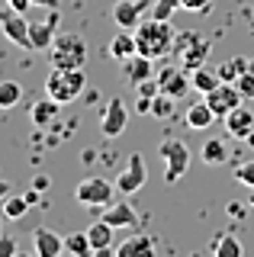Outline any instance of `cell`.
<instances>
[{"mask_svg":"<svg viewBox=\"0 0 254 257\" xmlns=\"http://www.w3.org/2000/svg\"><path fill=\"white\" fill-rule=\"evenodd\" d=\"M174 10H180V0H155V4H152V16H155V20H171Z\"/></svg>","mask_w":254,"mask_h":257,"instance_id":"31","label":"cell"},{"mask_svg":"<svg viewBox=\"0 0 254 257\" xmlns=\"http://www.w3.org/2000/svg\"><path fill=\"white\" fill-rule=\"evenodd\" d=\"M203 100L212 106V112H216L219 119H225L228 112H232L235 106H241L244 103V96L241 90H238L235 84H228V80H222V84L216 87V90H209V93H203Z\"/></svg>","mask_w":254,"mask_h":257,"instance_id":"8","label":"cell"},{"mask_svg":"<svg viewBox=\"0 0 254 257\" xmlns=\"http://www.w3.org/2000/svg\"><path fill=\"white\" fill-rule=\"evenodd\" d=\"M0 29H4V36L10 39L13 45L29 48V52H33V39H29V20H26V13L13 10V7H4V10H0Z\"/></svg>","mask_w":254,"mask_h":257,"instance_id":"7","label":"cell"},{"mask_svg":"<svg viewBox=\"0 0 254 257\" xmlns=\"http://www.w3.org/2000/svg\"><path fill=\"white\" fill-rule=\"evenodd\" d=\"M235 87H238V90H241L244 103H248V100H254V71H244V74L235 80Z\"/></svg>","mask_w":254,"mask_h":257,"instance_id":"33","label":"cell"},{"mask_svg":"<svg viewBox=\"0 0 254 257\" xmlns=\"http://www.w3.org/2000/svg\"><path fill=\"white\" fill-rule=\"evenodd\" d=\"M49 61H52V68H68V71L84 68L87 64V42L77 32H58L52 48H49Z\"/></svg>","mask_w":254,"mask_h":257,"instance_id":"3","label":"cell"},{"mask_svg":"<svg viewBox=\"0 0 254 257\" xmlns=\"http://www.w3.org/2000/svg\"><path fill=\"white\" fill-rule=\"evenodd\" d=\"M190 80H193V90H200V93H209V90H216V87L222 84L219 71H209L206 64L196 68V71H190Z\"/></svg>","mask_w":254,"mask_h":257,"instance_id":"24","label":"cell"},{"mask_svg":"<svg viewBox=\"0 0 254 257\" xmlns=\"http://www.w3.org/2000/svg\"><path fill=\"white\" fill-rule=\"evenodd\" d=\"M235 180L241 183V187L254 190V161H244V164H238V167H235Z\"/></svg>","mask_w":254,"mask_h":257,"instance_id":"32","label":"cell"},{"mask_svg":"<svg viewBox=\"0 0 254 257\" xmlns=\"http://www.w3.org/2000/svg\"><path fill=\"white\" fill-rule=\"evenodd\" d=\"M65 251L74 254V257H90L93 254V244H90V238H87V228L84 231H74V235L65 238Z\"/></svg>","mask_w":254,"mask_h":257,"instance_id":"26","label":"cell"},{"mask_svg":"<svg viewBox=\"0 0 254 257\" xmlns=\"http://www.w3.org/2000/svg\"><path fill=\"white\" fill-rule=\"evenodd\" d=\"M174 26L171 20H142L136 26V45H139V55H148V58H164V55L174 52Z\"/></svg>","mask_w":254,"mask_h":257,"instance_id":"1","label":"cell"},{"mask_svg":"<svg viewBox=\"0 0 254 257\" xmlns=\"http://www.w3.org/2000/svg\"><path fill=\"white\" fill-rule=\"evenodd\" d=\"M244 142H251V145H254V132H251V135H248V139H244Z\"/></svg>","mask_w":254,"mask_h":257,"instance_id":"40","label":"cell"},{"mask_svg":"<svg viewBox=\"0 0 254 257\" xmlns=\"http://www.w3.org/2000/svg\"><path fill=\"white\" fill-rule=\"evenodd\" d=\"M225 132L232 135V139H241V142L254 132V112L244 106V103H241V106H235L225 116Z\"/></svg>","mask_w":254,"mask_h":257,"instance_id":"14","label":"cell"},{"mask_svg":"<svg viewBox=\"0 0 254 257\" xmlns=\"http://www.w3.org/2000/svg\"><path fill=\"white\" fill-rule=\"evenodd\" d=\"M113 225H109V222H93L90 225V228H87V238H90V244H93V254H97V257H109V254H113Z\"/></svg>","mask_w":254,"mask_h":257,"instance_id":"17","label":"cell"},{"mask_svg":"<svg viewBox=\"0 0 254 257\" xmlns=\"http://www.w3.org/2000/svg\"><path fill=\"white\" fill-rule=\"evenodd\" d=\"M145 180H148V167H145V161H142V155H129L125 171L116 177V190L125 193V196H132V193H139L145 187Z\"/></svg>","mask_w":254,"mask_h":257,"instance_id":"9","label":"cell"},{"mask_svg":"<svg viewBox=\"0 0 254 257\" xmlns=\"http://www.w3.org/2000/svg\"><path fill=\"white\" fill-rule=\"evenodd\" d=\"M155 77H158V84H161V93L174 96V100H184L190 93V87H193L187 68H161Z\"/></svg>","mask_w":254,"mask_h":257,"instance_id":"10","label":"cell"},{"mask_svg":"<svg viewBox=\"0 0 254 257\" xmlns=\"http://www.w3.org/2000/svg\"><path fill=\"white\" fill-rule=\"evenodd\" d=\"M113 183L106 180V177H84L81 183H77L74 190V199L81 206H103L106 209L109 203H113Z\"/></svg>","mask_w":254,"mask_h":257,"instance_id":"5","label":"cell"},{"mask_svg":"<svg viewBox=\"0 0 254 257\" xmlns=\"http://www.w3.org/2000/svg\"><path fill=\"white\" fill-rule=\"evenodd\" d=\"M187 125L193 128V132H203V128H209L212 122H216V112H212V106L206 100H200V103H190V109H187Z\"/></svg>","mask_w":254,"mask_h":257,"instance_id":"21","label":"cell"},{"mask_svg":"<svg viewBox=\"0 0 254 257\" xmlns=\"http://www.w3.org/2000/svg\"><path fill=\"white\" fill-rule=\"evenodd\" d=\"M209 39H200L196 32H187V36H180V39H174V52L180 55V68H187V71H196V68H203L206 58H209Z\"/></svg>","mask_w":254,"mask_h":257,"instance_id":"4","label":"cell"},{"mask_svg":"<svg viewBox=\"0 0 254 257\" xmlns=\"http://www.w3.org/2000/svg\"><path fill=\"white\" fill-rule=\"evenodd\" d=\"M241 251H244L241 241H238L232 231H222V235L212 241V254L216 257H241Z\"/></svg>","mask_w":254,"mask_h":257,"instance_id":"25","label":"cell"},{"mask_svg":"<svg viewBox=\"0 0 254 257\" xmlns=\"http://www.w3.org/2000/svg\"><path fill=\"white\" fill-rule=\"evenodd\" d=\"M55 13L42 23H29V39H33V52H49L55 42Z\"/></svg>","mask_w":254,"mask_h":257,"instance_id":"19","label":"cell"},{"mask_svg":"<svg viewBox=\"0 0 254 257\" xmlns=\"http://www.w3.org/2000/svg\"><path fill=\"white\" fill-rule=\"evenodd\" d=\"M23 196H26V203H29V206H36V203H39V187L26 190V193H23Z\"/></svg>","mask_w":254,"mask_h":257,"instance_id":"37","label":"cell"},{"mask_svg":"<svg viewBox=\"0 0 254 257\" xmlns=\"http://www.w3.org/2000/svg\"><path fill=\"white\" fill-rule=\"evenodd\" d=\"M200 158H203V164H209V167H219V164H225L228 161V148H225V142L222 139H209L200 148Z\"/></svg>","mask_w":254,"mask_h":257,"instance_id":"23","label":"cell"},{"mask_svg":"<svg viewBox=\"0 0 254 257\" xmlns=\"http://www.w3.org/2000/svg\"><path fill=\"white\" fill-rule=\"evenodd\" d=\"M33 7H49V10H58V0H33Z\"/></svg>","mask_w":254,"mask_h":257,"instance_id":"38","label":"cell"},{"mask_svg":"<svg viewBox=\"0 0 254 257\" xmlns=\"http://www.w3.org/2000/svg\"><path fill=\"white\" fill-rule=\"evenodd\" d=\"M148 10V0H116L113 7V23L119 29H136L142 23V13Z\"/></svg>","mask_w":254,"mask_h":257,"instance_id":"12","label":"cell"},{"mask_svg":"<svg viewBox=\"0 0 254 257\" xmlns=\"http://www.w3.org/2000/svg\"><path fill=\"white\" fill-rule=\"evenodd\" d=\"M0 235H4V228H0Z\"/></svg>","mask_w":254,"mask_h":257,"instance_id":"41","label":"cell"},{"mask_svg":"<svg viewBox=\"0 0 254 257\" xmlns=\"http://www.w3.org/2000/svg\"><path fill=\"white\" fill-rule=\"evenodd\" d=\"M33 251H36V257H58L65 251V241L55 235L52 228L39 225V228H33Z\"/></svg>","mask_w":254,"mask_h":257,"instance_id":"15","label":"cell"},{"mask_svg":"<svg viewBox=\"0 0 254 257\" xmlns=\"http://www.w3.org/2000/svg\"><path fill=\"white\" fill-rule=\"evenodd\" d=\"M152 254H155V238L145 231H136L122 244H116V257H152Z\"/></svg>","mask_w":254,"mask_h":257,"instance_id":"16","label":"cell"},{"mask_svg":"<svg viewBox=\"0 0 254 257\" xmlns=\"http://www.w3.org/2000/svg\"><path fill=\"white\" fill-rule=\"evenodd\" d=\"M122 74L125 80H129L132 87H139L142 80H148V77H155V58H148V55H132V58H125L122 61Z\"/></svg>","mask_w":254,"mask_h":257,"instance_id":"13","label":"cell"},{"mask_svg":"<svg viewBox=\"0 0 254 257\" xmlns=\"http://www.w3.org/2000/svg\"><path fill=\"white\" fill-rule=\"evenodd\" d=\"M103 222H109L113 228H139V215H136V209H132L129 203H109L106 206V212H103Z\"/></svg>","mask_w":254,"mask_h":257,"instance_id":"18","label":"cell"},{"mask_svg":"<svg viewBox=\"0 0 254 257\" xmlns=\"http://www.w3.org/2000/svg\"><path fill=\"white\" fill-rule=\"evenodd\" d=\"M161 158H164V183L174 187V183L187 174V167H190V148L184 142L171 139V142L161 145Z\"/></svg>","mask_w":254,"mask_h":257,"instance_id":"6","label":"cell"},{"mask_svg":"<svg viewBox=\"0 0 254 257\" xmlns=\"http://www.w3.org/2000/svg\"><path fill=\"white\" fill-rule=\"evenodd\" d=\"M7 7H13V10H20V13H26L29 7H33V0H7Z\"/></svg>","mask_w":254,"mask_h":257,"instance_id":"36","label":"cell"},{"mask_svg":"<svg viewBox=\"0 0 254 257\" xmlns=\"http://www.w3.org/2000/svg\"><path fill=\"white\" fill-rule=\"evenodd\" d=\"M0 206H4V215H7V219H13V222H17V219H23V215L29 212V203H26V196H7Z\"/></svg>","mask_w":254,"mask_h":257,"instance_id":"29","label":"cell"},{"mask_svg":"<svg viewBox=\"0 0 254 257\" xmlns=\"http://www.w3.org/2000/svg\"><path fill=\"white\" fill-rule=\"evenodd\" d=\"M212 0H180V10H190V13H206Z\"/></svg>","mask_w":254,"mask_h":257,"instance_id":"34","label":"cell"},{"mask_svg":"<svg viewBox=\"0 0 254 257\" xmlns=\"http://www.w3.org/2000/svg\"><path fill=\"white\" fill-rule=\"evenodd\" d=\"M125 125H129V109H125V103L119 100H109L106 109H103V119H100V132L106 135V139H116V135L125 132Z\"/></svg>","mask_w":254,"mask_h":257,"instance_id":"11","label":"cell"},{"mask_svg":"<svg viewBox=\"0 0 254 257\" xmlns=\"http://www.w3.org/2000/svg\"><path fill=\"white\" fill-rule=\"evenodd\" d=\"M84 84H87L84 68H74V71H68V68H52L49 77H45V96H52L55 103L68 106V103H74L77 96L84 93Z\"/></svg>","mask_w":254,"mask_h":257,"instance_id":"2","label":"cell"},{"mask_svg":"<svg viewBox=\"0 0 254 257\" xmlns=\"http://www.w3.org/2000/svg\"><path fill=\"white\" fill-rule=\"evenodd\" d=\"M136 52H139V45H136V32H132V29H119L116 36L109 39V55H113L116 61L132 58Z\"/></svg>","mask_w":254,"mask_h":257,"instance_id":"22","label":"cell"},{"mask_svg":"<svg viewBox=\"0 0 254 257\" xmlns=\"http://www.w3.org/2000/svg\"><path fill=\"white\" fill-rule=\"evenodd\" d=\"M58 109H61V103H55L52 96H45L42 103H36V106L29 109V119H33V125L42 132V128H52V125H55V119H58Z\"/></svg>","mask_w":254,"mask_h":257,"instance_id":"20","label":"cell"},{"mask_svg":"<svg viewBox=\"0 0 254 257\" xmlns=\"http://www.w3.org/2000/svg\"><path fill=\"white\" fill-rule=\"evenodd\" d=\"M7 196H10V183H7V180H0V203H4Z\"/></svg>","mask_w":254,"mask_h":257,"instance_id":"39","label":"cell"},{"mask_svg":"<svg viewBox=\"0 0 254 257\" xmlns=\"http://www.w3.org/2000/svg\"><path fill=\"white\" fill-rule=\"evenodd\" d=\"M17 251H20L17 238H7V235H0V257H13Z\"/></svg>","mask_w":254,"mask_h":257,"instance_id":"35","label":"cell"},{"mask_svg":"<svg viewBox=\"0 0 254 257\" xmlns=\"http://www.w3.org/2000/svg\"><path fill=\"white\" fill-rule=\"evenodd\" d=\"M23 100L20 80H0V109H13Z\"/></svg>","mask_w":254,"mask_h":257,"instance_id":"27","label":"cell"},{"mask_svg":"<svg viewBox=\"0 0 254 257\" xmlns=\"http://www.w3.org/2000/svg\"><path fill=\"white\" fill-rule=\"evenodd\" d=\"M152 116H155V119H171V116H174V96L158 93L155 100H152Z\"/></svg>","mask_w":254,"mask_h":257,"instance_id":"30","label":"cell"},{"mask_svg":"<svg viewBox=\"0 0 254 257\" xmlns=\"http://www.w3.org/2000/svg\"><path fill=\"white\" fill-rule=\"evenodd\" d=\"M219 77L222 80H228V84H235L238 77L244 74V71H251V64H248V58H241V55H238V58H232V61H225V64H219Z\"/></svg>","mask_w":254,"mask_h":257,"instance_id":"28","label":"cell"}]
</instances>
